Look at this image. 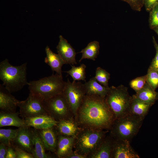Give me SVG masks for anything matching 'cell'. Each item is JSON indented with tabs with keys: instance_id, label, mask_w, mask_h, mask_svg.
I'll return each mask as SVG.
<instances>
[{
	"instance_id": "9c48e42d",
	"label": "cell",
	"mask_w": 158,
	"mask_h": 158,
	"mask_svg": "<svg viewBox=\"0 0 158 158\" xmlns=\"http://www.w3.org/2000/svg\"><path fill=\"white\" fill-rule=\"evenodd\" d=\"M62 93L71 110L75 113L86 95L84 84L80 81H73L71 82L68 78Z\"/></svg>"
},
{
	"instance_id": "8992f818",
	"label": "cell",
	"mask_w": 158,
	"mask_h": 158,
	"mask_svg": "<svg viewBox=\"0 0 158 158\" xmlns=\"http://www.w3.org/2000/svg\"><path fill=\"white\" fill-rule=\"evenodd\" d=\"M105 133L102 130L87 129L78 135L77 146L79 153L85 155L93 153L105 137Z\"/></svg>"
},
{
	"instance_id": "2e32d148",
	"label": "cell",
	"mask_w": 158,
	"mask_h": 158,
	"mask_svg": "<svg viewBox=\"0 0 158 158\" xmlns=\"http://www.w3.org/2000/svg\"><path fill=\"white\" fill-rule=\"evenodd\" d=\"M56 153L59 158L66 157L71 153L74 137L59 134Z\"/></svg>"
},
{
	"instance_id": "5b68a950",
	"label": "cell",
	"mask_w": 158,
	"mask_h": 158,
	"mask_svg": "<svg viewBox=\"0 0 158 158\" xmlns=\"http://www.w3.org/2000/svg\"><path fill=\"white\" fill-rule=\"evenodd\" d=\"M143 120L130 114L115 119L110 128L112 136L114 139L125 140L130 142L138 133Z\"/></svg>"
},
{
	"instance_id": "7c38bea8",
	"label": "cell",
	"mask_w": 158,
	"mask_h": 158,
	"mask_svg": "<svg viewBox=\"0 0 158 158\" xmlns=\"http://www.w3.org/2000/svg\"><path fill=\"white\" fill-rule=\"evenodd\" d=\"M56 49L58 54L65 62L66 64L74 65L77 64L75 59L76 53L67 41L60 35Z\"/></svg>"
},
{
	"instance_id": "e0dca14e",
	"label": "cell",
	"mask_w": 158,
	"mask_h": 158,
	"mask_svg": "<svg viewBox=\"0 0 158 158\" xmlns=\"http://www.w3.org/2000/svg\"><path fill=\"white\" fill-rule=\"evenodd\" d=\"M46 56L44 59L45 62L51 67L52 71H55L59 75H62L61 68L65 62L58 54L53 52L48 46L45 49Z\"/></svg>"
},
{
	"instance_id": "603a6c76",
	"label": "cell",
	"mask_w": 158,
	"mask_h": 158,
	"mask_svg": "<svg viewBox=\"0 0 158 158\" xmlns=\"http://www.w3.org/2000/svg\"><path fill=\"white\" fill-rule=\"evenodd\" d=\"M34 148L32 153L34 158H50L46 152V149L40 135L37 129H33Z\"/></svg>"
},
{
	"instance_id": "277c9868",
	"label": "cell",
	"mask_w": 158,
	"mask_h": 158,
	"mask_svg": "<svg viewBox=\"0 0 158 158\" xmlns=\"http://www.w3.org/2000/svg\"><path fill=\"white\" fill-rule=\"evenodd\" d=\"M132 99V96L129 94L127 87L122 85L109 87L105 97L115 119L129 114Z\"/></svg>"
},
{
	"instance_id": "30bf717a",
	"label": "cell",
	"mask_w": 158,
	"mask_h": 158,
	"mask_svg": "<svg viewBox=\"0 0 158 158\" xmlns=\"http://www.w3.org/2000/svg\"><path fill=\"white\" fill-rule=\"evenodd\" d=\"M18 129L16 136L11 144L32 154L34 148L33 129L26 126Z\"/></svg>"
},
{
	"instance_id": "9a60e30c",
	"label": "cell",
	"mask_w": 158,
	"mask_h": 158,
	"mask_svg": "<svg viewBox=\"0 0 158 158\" xmlns=\"http://www.w3.org/2000/svg\"><path fill=\"white\" fill-rule=\"evenodd\" d=\"M54 127L37 130L44 143L46 150L55 152L57 143V133Z\"/></svg>"
},
{
	"instance_id": "4fadbf2b",
	"label": "cell",
	"mask_w": 158,
	"mask_h": 158,
	"mask_svg": "<svg viewBox=\"0 0 158 158\" xmlns=\"http://www.w3.org/2000/svg\"><path fill=\"white\" fill-rule=\"evenodd\" d=\"M24 119L25 126L37 130L55 127L59 122L49 115H41Z\"/></svg>"
},
{
	"instance_id": "44dd1931",
	"label": "cell",
	"mask_w": 158,
	"mask_h": 158,
	"mask_svg": "<svg viewBox=\"0 0 158 158\" xmlns=\"http://www.w3.org/2000/svg\"><path fill=\"white\" fill-rule=\"evenodd\" d=\"M146 83L144 87L133 95L140 100L152 106L158 99V93Z\"/></svg>"
},
{
	"instance_id": "8fae6325",
	"label": "cell",
	"mask_w": 158,
	"mask_h": 158,
	"mask_svg": "<svg viewBox=\"0 0 158 158\" xmlns=\"http://www.w3.org/2000/svg\"><path fill=\"white\" fill-rule=\"evenodd\" d=\"M138 154L133 150L130 142L126 140L114 139L112 158H139Z\"/></svg>"
},
{
	"instance_id": "d590c367",
	"label": "cell",
	"mask_w": 158,
	"mask_h": 158,
	"mask_svg": "<svg viewBox=\"0 0 158 158\" xmlns=\"http://www.w3.org/2000/svg\"><path fill=\"white\" fill-rule=\"evenodd\" d=\"M6 158H16L15 150L12 145L7 146V152Z\"/></svg>"
},
{
	"instance_id": "f1b7e54d",
	"label": "cell",
	"mask_w": 158,
	"mask_h": 158,
	"mask_svg": "<svg viewBox=\"0 0 158 158\" xmlns=\"http://www.w3.org/2000/svg\"><path fill=\"white\" fill-rule=\"evenodd\" d=\"M146 75L147 83L155 90L158 87V71L149 67Z\"/></svg>"
},
{
	"instance_id": "4316f807",
	"label": "cell",
	"mask_w": 158,
	"mask_h": 158,
	"mask_svg": "<svg viewBox=\"0 0 158 158\" xmlns=\"http://www.w3.org/2000/svg\"><path fill=\"white\" fill-rule=\"evenodd\" d=\"M18 129H0V142L7 146L11 145L12 141L16 138Z\"/></svg>"
},
{
	"instance_id": "1f68e13d",
	"label": "cell",
	"mask_w": 158,
	"mask_h": 158,
	"mask_svg": "<svg viewBox=\"0 0 158 158\" xmlns=\"http://www.w3.org/2000/svg\"><path fill=\"white\" fill-rule=\"evenodd\" d=\"M127 3L134 10L140 11L144 6L143 0H121Z\"/></svg>"
},
{
	"instance_id": "6da1fadb",
	"label": "cell",
	"mask_w": 158,
	"mask_h": 158,
	"mask_svg": "<svg viewBox=\"0 0 158 158\" xmlns=\"http://www.w3.org/2000/svg\"><path fill=\"white\" fill-rule=\"evenodd\" d=\"M79 109L81 122L97 129L110 128L115 119L105 98L99 96L86 95Z\"/></svg>"
},
{
	"instance_id": "7402d4cb",
	"label": "cell",
	"mask_w": 158,
	"mask_h": 158,
	"mask_svg": "<svg viewBox=\"0 0 158 158\" xmlns=\"http://www.w3.org/2000/svg\"><path fill=\"white\" fill-rule=\"evenodd\" d=\"M103 140L99 145L92 153L91 156L93 158H112L113 140L110 138Z\"/></svg>"
},
{
	"instance_id": "83f0119b",
	"label": "cell",
	"mask_w": 158,
	"mask_h": 158,
	"mask_svg": "<svg viewBox=\"0 0 158 158\" xmlns=\"http://www.w3.org/2000/svg\"><path fill=\"white\" fill-rule=\"evenodd\" d=\"M94 77L100 84L106 87H109L108 81L110 78V74L105 70L100 67H97Z\"/></svg>"
},
{
	"instance_id": "484cf974",
	"label": "cell",
	"mask_w": 158,
	"mask_h": 158,
	"mask_svg": "<svg viewBox=\"0 0 158 158\" xmlns=\"http://www.w3.org/2000/svg\"><path fill=\"white\" fill-rule=\"evenodd\" d=\"M71 68L66 72L72 78L73 81L83 80L86 82L85 69L86 66L82 63L78 66L71 65Z\"/></svg>"
},
{
	"instance_id": "d6a6232c",
	"label": "cell",
	"mask_w": 158,
	"mask_h": 158,
	"mask_svg": "<svg viewBox=\"0 0 158 158\" xmlns=\"http://www.w3.org/2000/svg\"><path fill=\"white\" fill-rule=\"evenodd\" d=\"M11 145L14 148L16 154V158H34L33 155L25 150L14 145Z\"/></svg>"
},
{
	"instance_id": "f546056e",
	"label": "cell",
	"mask_w": 158,
	"mask_h": 158,
	"mask_svg": "<svg viewBox=\"0 0 158 158\" xmlns=\"http://www.w3.org/2000/svg\"><path fill=\"white\" fill-rule=\"evenodd\" d=\"M146 75L138 77L131 80L130 83V87L136 93L142 89L146 83Z\"/></svg>"
},
{
	"instance_id": "52a82bcc",
	"label": "cell",
	"mask_w": 158,
	"mask_h": 158,
	"mask_svg": "<svg viewBox=\"0 0 158 158\" xmlns=\"http://www.w3.org/2000/svg\"><path fill=\"white\" fill-rule=\"evenodd\" d=\"M43 103L48 115L56 120L59 121L67 119L71 109L63 93L48 99H44Z\"/></svg>"
},
{
	"instance_id": "e575fe53",
	"label": "cell",
	"mask_w": 158,
	"mask_h": 158,
	"mask_svg": "<svg viewBox=\"0 0 158 158\" xmlns=\"http://www.w3.org/2000/svg\"><path fill=\"white\" fill-rule=\"evenodd\" d=\"M143 3L146 10L149 12L155 5L158 4V0H143Z\"/></svg>"
},
{
	"instance_id": "74e56055",
	"label": "cell",
	"mask_w": 158,
	"mask_h": 158,
	"mask_svg": "<svg viewBox=\"0 0 158 158\" xmlns=\"http://www.w3.org/2000/svg\"><path fill=\"white\" fill-rule=\"evenodd\" d=\"M86 157V156L81 154L80 153H71L66 158H84Z\"/></svg>"
},
{
	"instance_id": "cb8c5ba5",
	"label": "cell",
	"mask_w": 158,
	"mask_h": 158,
	"mask_svg": "<svg viewBox=\"0 0 158 158\" xmlns=\"http://www.w3.org/2000/svg\"><path fill=\"white\" fill-rule=\"evenodd\" d=\"M55 127L59 134L66 136H74L77 131V127L74 123L67 119L60 121Z\"/></svg>"
},
{
	"instance_id": "7a4b0ae2",
	"label": "cell",
	"mask_w": 158,
	"mask_h": 158,
	"mask_svg": "<svg viewBox=\"0 0 158 158\" xmlns=\"http://www.w3.org/2000/svg\"><path fill=\"white\" fill-rule=\"evenodd\" d=\"M27 63L15 66L6 59L0 63V79L2 85L11 93L18 91L28 85L26 78Z\"/></svg>"
},
{
	"instance_id": "d4e9b609",
	"label": "cell",
	"mask_w": 158,
	"mask_h": 158,
	"mask_svg": "<svg viewBox=\"0 0 158 158\" xmlns=\"http://www.w3.org/2000/svg\"><path fill=\"white\" fill-rule=\"evenodd\" d=\"M99 45L97 41L90 42L87 46L79 53H82V56L79 61L80 62L84 59H88L95 61L99 53Z\"/></svg>"
},
{
	"instance_id": "d6986e66",
	"label": "cell",
	"mask_w": 158,
	"mask_h": 158,
	"mask_svg": "<svg viewBox=\"0 0 158 158\" xmlns=\"http://www.w3.org/2000/svg\"><path fill=\"white\" fill-rule=\"evenodd\" d=\"M86 95H95L105 98L109 87H105L99 83L94 77L90 78L84 84Z\"/></svg>"
},
{
	"instance_id": "ffe728a7",
	"label": "cell",
	"mask_w": 158,
	"mask_h": 158,
	"mask_svg": "<svg viewBox=\"0 0 158 158\" xmlns=\"http://www.w3.org/2000/svg\"><path fill=\"white\" fill-rule=\"evenodd\" d=\"M151 106V105L140 100L133 95L129 114L144 120Z\"/></svg>"
},
{
	"instance_id": "ac0fdd59",
	"label": "cell",
	"mask_w": 158,
	"mask_h": 158,
	"mask_svg": "<svg viewBox=\"0 0 158 158\" xmlns=\"http://www.w3.org/2000/svg\"><path fill=\"white\" fill-rule=\"evenodd\" d=\"M20 113L5 112L0 111V127L7 126H13L18 128L25 125L24 119L19 117Z\"/></svg>"
},
{
	"instance_id": "836d02e7",
	"label": "cell",
	"mask_w": 158,
	"mask_h": 158,
	"mask_svg": "<svg viewBox=\"0 0 158 158\" xmlns=\"http://www.w3.org/2000/svg\"><path fill=\"white\" fill-rule=\"evenodd\" d=\"M153 42L155 48L156 53L149 67L158 71V44L154 37H152Z\"/></svg>"
},
{
	"instance_id": "3957f363",
	"label": "cell",
	"mask_w": 158,
	"mask_h": 158,
	"mask_svg": "<svg viewBox=\"0 0 158 158\" xmlns=\"http://www.w3.org/2000/svg\"><path fill=\"white\" fill-rule=\"evenodd\" d=\"M66 83L62 75L56 73L38 80L31 81L28 85L30 92L46 99L62 93Z\"/></svg>"
},
{
	"instance_id": "5bb4252c",
	"label": "cell",
	"mask_w": 158,
	"mask_h": 158,
	"mask_svg": "<svg viewBox=\"0 0 158 158\" xmlns=\"http://www.w3.org/2000/svg\"><path fill=\"white\" fill-rule=\"evenodd\" d=\"M19 101L13 96L2 85L0 84V111L8 113L16 112Z\"/></svg>"
},
{
	"instance_id": "f35d334b",
	"label": "cell",
	"mask_w": 158,
	"mask_h": 158,
	"mask_svg": "<svg viewBox=\"0 0 158 158\" xmlns=\"http://www.w3.org/2000/svg\"><path fill=\"white\" fill-rule=\"evenodd\" d=\"M158 35V28H155L153 30Z\"/></svg>"
},
{
	"instance_id": "4dcf8cb0",
	"label": "cell",
	"mask_w": 158,
	"mask_h": 158,
	"mask_svg": "<svg viewBox=\"0 0 158 158\" xmlns=\"http://www.w3.org/2000/svg\"><path fill=\"white\" fill-rule=\"evenodd\" d=\"M149 12V26L153 30L158 28V4L155 5Z\"/></svg>"
},
{
	"instance_id": "8d00e7d4",
	"label": "cell",
	"mask_w": 158,
	"mask_h": 158,
	"mask_svg": "<svg viewBox=\"0 0 158 158\" xmlns=\"http://www.w3.org/2000/svg\"><path fill=\"white\" fill-rule=\"evenodd\" d=\"M7 152V146L4 144H0V158H6Z\"/></svg>"
},
{
	"instance_id": "ba28073f",
	"label": "cell",
	"mask_w": 158,
	"mask_h": 158,
	"mask_svg": "<svg viewBox=\"0 0 158 158\" xmlns=\"http://www.w3.org/2000/svg\"><path fill=\"white\" fill-rule=\"evenodd\" d=\"M43 99L39 95L30 92L27 99L19 102L18 106L19 108L20 116L23 119L41 115H48L45 109Z\"/></svg>"
}]
</instances>
